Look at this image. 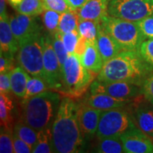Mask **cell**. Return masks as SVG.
Listing matches in <instances>:
<instances>
[{
	"label": "cell",
	"mask_w": 153,
	"mask_h": 153,
	"mask_svg": "<svg viewBox=\"0 0 153 153\" xmlns=\"http://www.w3.org/2000/svg\"><path fill=\"white\" fill-rule=\"evenodd\" d=\"M131 117L136 127L153 140V108L139 104Z\"/></svg>",
	"instance_id": "cell-18"
},
{
	"label": "cell",
	"mask_w": 153,
	"mask_h": 153,
	"mask_svg": "<svg viewBox=\"0 0 153 153\" xmlns=\"http://www.w3.org/2000/svg\"><path fill=\"white\" fill-rule=\"evenodd\" d=\"M78 108L79 105L70 97H65L61 101L51 128L53 152H85L87 140L80 128Z\"/></svg>",
	"instance_id": "cell-1"
},
{
	"label": "cell",
	"mask_w": 153,
	"mask_h": 153,
	"mask_svg": "<svg viewBox=\"0 0 153 153\" xmlns=\"http://www.w3.org/2000/svg\"><path fill=\"white\" fill-rule=\"evenodd\" d=\"M0 45L1 54L9 58H14L19 51V42L11 30L9 17H0Z\"/></svg>",
	"instance_id": "cell-14"
},
{
	"label": "cell",
	"mask_w": 153,
	"mask_h": 153,
	"mask_svg": "<svg viewBox=\"0 0 153 153\" xmlns=\"http://www.w3.org/2000/svg\"><path fill=\"white\" fill-rule=\"evenodd\" d=\"M43 79L50 89L63 91L61 69L58 58L53 48L50 33H45L43 41Z\"/></svg>",
	"instance_id": "cell-9"
},
{
	"label": "cell",
	"mask_w": 153,
	"mask_h": 153,
	"mask_svg": "<svg viewBox=\"0 0 153 153\" xmlns=\"http://www.w3.org/2000/svg\"><path fill=\"white\" fill-rule=\"evenodd\" d=\"M100 24L123 51L139 50L146 39L137 22L107 15L101 19Z\"/></svg>",
	"instance_id": "cell-4"
},
{
	"label": "cell",
	"mask_w": 153,
	"mask_h": 153,
	"mask_svg": "<svg viewBox=\"0 0 153 153\" xmlns=\"http://www.w3.org/2000/svg\"><path fill=\"white\" fill-rule=\"evenodd\" d=\"M42 14L44 27L51 35H53L57 31L61 14L51 9H45Z\"/></svg>",
	"instance_id": "cell-29"
},
{
	"label": "cell",
	"mask_w": 153,
	"mask_h": 153,
	"mask_svg": "<svg viewBox=\"0 0 153 153\" xmlns=\"http://www.w3.org/2000/svg\"><path fill=\"white\" fill-rule=\"evenodd\" d=\"M139 51L143 59L153 68V38L145 40L141 44Z\"/></svg>",
	"instance_id": "cell-34"
},
{
	"label": "cell",
	"mask_w": 153,
	"mask_h": 153,
	"mask_svg": "<svg viewBox=\"0 0 153 153\" xmlns=\"http://www.w3.org/2000/svg\"><path fill=\"white\" fill-rule=\"evenodd\" d=\"M102 111L86 104L79 105L78 119L82 133L87 140L93 138L97 135Z\"/></svg>",
	"instance_id": "cell-13"
},
{
	"label": "cell",
	"mask_w": 153,
	"mask_h": 153,
	"mask_svg": "<svg viewBox=\"0 0 153 153\" xmlns=\"http://www.w3.org/2000/svg\"><path fill=\"white\" fill-rule=\"evenodd\" d=\"M153 68L145 61L139 50L122 51L104 62L97 76L99 82H128L142 87L152 73Z\"/></svg>",
	"instance_id": "cell-2"
},
{
	"label": "cell",
	"mask_w": 153,
	"mask_h": 153,
	"mask_svg": "<svg viewBox=\"0 0 153 153\" xmlns=\"http://www.w3.org/2000/svg\"><path fill=\"white\" fill-rule=\"evenodd\" d=\"M48 89H50L49 86L43 78L39 76H32L31 77L30 76L26 86V94L22 101L26 100L33 96L39 94L43 91H47Z\"/></svg>",
	"instance_id": "cell-28"
},
{
	"label": "cell",
	"mask_w": 153,
	"mask_h": 153,
	"mask_svg": "<svg viewBox=\"0 0 153 153\" xmlns=\"http://www.w3.org/2000/svg\"><path fill=\"white\" fill-rule=\"evenodd\" d=\"M128 112L120 108L103 111L97 132L98 139L120 137L128 130L135 127Z\"/></svg>",
	"instance_id": "cell-7"
},
{
	"label": "cell",
	"mask_w": 153,
	"mask_h": 153,
	"mask_svg": "<svg viewBox=\"0 0 153 153\" xmlns=\"http://www.w3.org/2000/svg\"><path fill=\"white\" fill-rule=\"evenodd\" d=\"M14 59L5 57L3 54L0 55V72H9L14 69Z\"/></svg>",
	"instance_id": "cell-39"
},
{
	"label": "cell",
	"mask_w": 153,
	"mask_h": 153,
	"mask_svg": "<svg viewBox=\"0 0 153 153\" xmlns=\"http://www.w3.org/2000/svg\"><path fill=\"white\" fill-rule=\"evenodd\" d=\"M45 33L40 32L19 42L17 61L30 75L43 78V41Z\"/></svg>",
	"instance_id": "cell-6"
},
{
	"label": "cell",
	"mask_w": 153,
	"mask_h": 153,
	"mask_svg": "<svg viewBox=\"0 0 153 153\" xmlns=\"http://www.w3.org/2000/svg\"><path fill=\"white\" fill-rule=\"evenodd\" d=\"M140 29L145 38H153V15L137 22Z\"/></svg>",
	"instance_id": "cell-35"
},
{
	"label": "cell",
	"mask_w": 153,
	"mask_h": 153,
	"mask_svg": "<svg viewBox=\"0 0 153 153\" xmlns=\"http://www.w3.org/2000/svg\"><path fill=\"white\" fill-rule=\"evenodd\" d=\"M61 101L60 94L48 90L22 101V120L37 131L51 128Z\"/></svg>",
	"instance_id": "cell-3"
},
{
	"label": "cell",
	"mask_w": 153,
	"mask_h": 153,
	"mask_svg": "<svg viewBox=\"0 0 153 153\" xmlns=\"http://www.w3.org/2000/svg\"><path fill=\"white\" fill-rule=\"evenodd\" d=\"M111 0H87L79 9L77 10L79 20H94L101 22L108 15V6Z\"/></svg>",
	"instance_id": "cell-16"
},
{
	"label": "cell",
	"mask_w": 153,
	"mask_h": 153,
	"mask_svg": "<svg viewBox=\"0 0 153 153\" xmlns=\"http://www.w3.org/2000/svg\"><path fill=\"white\" fill-rule=\"evenodd\" d=\"M123 143L124 152L152 153L153 143L148 135L138 128L128 130L120 136Z\"/></svg>",
	"instance_id": "cell-12"
},
{
	"label": "cell",
	"mask_w": 153,
	"mask_h": 153,
	"mask_svg": "<svg viewBox=\"0 0 153 153\" xmlns=\"http://www.w3.org/2000/svg\"><path fill=\"white\" fill-rule=\"evenodd\" d=\"M14 133L33 150L38 140V131L36 130L21 120L14 125Z\"/></svg>",
	"instance_id": "cell-22"
},
{
	"label": "cell",
	"mask_w": 153,
	"mask_h": 153,
	"mask_svg": "<svg viewBox=\"0 0 153 153\" xmlns=\"http://www.w3.org/2000/svg\"><path fill=\"white\" fill-rule=\"evenodd\" d=\"M14 105L9 98V94L1 93L0 94V118L1 126L5 129L11 130L14 122L13 118Z\"/></svg>",
	"instance_id": "cell-21"
},
{
	"label": "cell",
	"mask_w": 153,
	"mask_h": 153,
	"mask_svg": "<svg viewBox=\"0 0 153 153\" xmlns=\"http://www.w3.org/2000/svg\"><path fill=\"white\" fill-rule=\"evenodd\" d=\"M45 8L62 13L70 11H74L72 6L67 0H43Z\"/></svg>",
	"instance_id": "cell-32"
},
{
	"label": "cell",
	"mask_w": 153,
	"mask_h": 153,
	"mask_svg": "<svg viewBox=\"0 0 153 153\" xmlns=\"http://www.w3.org/2000/svg\"><path fill=\"white\" fill-rule=\"evenodd\" d=\"M34 153H51L53 152L52 148V132L51 128H46L38 131V140Z\"/></svg>",
	"instance_id": "cell-27"
},
{
	"label": "cell",
	"mask_w": 153,
	"mask_h": 153,
	"mask_svg": "<svg viewBox=\"0 0 153 153\" xmlns=\"http://www.w3.org/2000/svg\"><path fill=\"white\" fill-rule=\"evenodd\" d=\"M89 43V41L87 39H86L85 38L82 37L80 36L79 38V41L76 44L75 51H74V54H75L80 59V57L82 56V55L84 54V53L85 52L86 49Z\"/></svg>",
	"instance_id": "cell-40"
},
{
	"label": "cell",
	"mask_w": 153,
	"mask_h": 153,
	"mask_svg": "<svg viewBox=\"0 0 153 153\" xmlns=\"http://www.w3.org/2000/svg\"><path fill=\"white\" fill-rule=\"evenodd\" d=\"M13 143H14V151L15 153L33 152V149L25 141L17 136L14 132H13Z\"/></svg>",
	"instance_id": "cell-37"
},
{
	"label": "cell",
	"mask_w": 153,
	"mask_h": 153,
	"mask_svg": "<svg viewBox=\"0 0 153 153\" xmlns=\"http://www.w3.org/2000/svg\"><path fill=\"white\" fill-rule=\"evenodd\" d=\"M51 38H52L53 48H54L55 52L56 53L59 62H60L61 69H62L63 64L65 62L68 55L70 54H69L65 48L64 43H63L62 39V36H61V33L60 32L57 31L53 35H51Z\"/></svg>",
	"instance_id": "cell-30"
},
{
	"label": "cell",
	"mask_w": 153,
	"mask_h": 153,
	"mask_svg": "<svg viewBox=\"0 0 153 153\" xmlns=\"http://www.w3.org/2000/svg\"><path fill=\"white\" fill-rule=\"evenodd\" d=\"M80 60L82 65L94 73L99 74L101 71L104 62L97 47V41H89Z\"/></svg>",
	"instance_id": "cell-19"
},
{
	"label": "cell",
	"mask_w": 153,
	"mask_h": 153,
	"mask_svg": "<svg viewBox=\"0 0 153 153\" xmlns=\"http://www.w3.org/2000/svg\"><path fill=\"white\" fill-rule=\"evenodd\" d=\"M9 72H4L0 74V92L1 93L9 94L11 92V87Z\"/></svg>",
	"instance_id": "cell-38"
},
{
	"label": "cell",
	"mask_w": 153,
	"mask_h": 153,
	"mask_svg": "<svg viewBox=\"0 0 153 153\" xmlns=\"http://www.w3.org/2000/svg\"><path fill=\"white\" fill-rule=\"evenodd\" d=\"M62 39L64 43L65 48L69 54H73L75 51V48L80 37L78 30L70 32L67 33H61Z\"/></svg>",
	"instance_id": "cell-33"
},
{
	"label": "cell",
	"mask_w": 153,
	"mask_h": 153,
	"mask_svg": "<svg viewBox=\"0 0 153 153\" xmlns=\"http://www.w3.org/2000/svg\"><path fill=\"white\" fill-rule=\"evenodd\" d=\"M94 74L82 65L75 54H70L62 67V92L75 97L83 94L94 82Z\"/></svg>",
	"instance_id": "cell-5"
},
{
	"label": "cell",
	"mask_w": 153,
	"mask_h": 153,
	"mask_svg": "<svg viewBox=\"0 0 153 153\" xmlns=\"http://www.w3.org/2000/svg\"><path fill=\"white\" fill-rule=\"evenodd\" d=\"M91 94H104L120 99H133L142 94V87L128 82H99L95 80L90 86Z\"/></svg>",
	"instance_id": "cell-10"
},
{
	"label": "cell",
	"mask_w": 153,
	"mask_h": 153,
	"mask_svg": "<svg viewBox=\"0 0 153 153\" xmlns=\"http://www.w3.org/2000/svg\"><path fill=\"white\" fill-rule=\"evenodd\" d=\"M99 140L95 152L100 153L124 152L123 143L120 137H106L99 139Z\"/></svg>",
	"instance_id": "cell-25"
},
{
	"label": "cell",
	"mask_w": 153,
	"mask_h": 153,
	"mask_svg": "<svg viewBox=\"0 0 153 153\" xmlns=\"http://www.w3.org/2000/svg\"><path fill=\"white\" fill-rule=\"evenodd\" d=\"M142 94L147 101L153 105V74L148 76L142 85Z\"/></svg>",
	"instance_id": "cell-36"
},
{
	"label": "cell",
	"mask_w": 153,
	"mask_h": 153,
	"mask_svg": "<svg viewBox=\"0 0 153 153\" xmlns=\"http://www.w3.org/2000/svg\"><path fill=\"white\" fill-rule=\"evenodd\" d=\"M133 99H120L104 94H91L85 100V104L101 111L121 108L131 104Z\"/></svg>",
	"instance_id": "cell-15"
},
{
	"label": "cell",
	"mask_w": 153,
	"mask_h": 153,
	"mask_svg": "<svg viewBox=\"0 0 153 153\" xmlns=\"http://www.w3.org/2000/svg\"><path fill=\"white\" fill-rule=\"evenodd\" d=\"M11 91L21 99H24L26 94V86L30 76L22 67H16L10 72Z\"/></svg>",
	"instance_id": "cell-20"
},
{
	"label": "cell",
	"mask_w": 153,
	"mask_h": 153,
	"mask_svg": "<svg viewBox=\"0 0 153 153\" xmlns=\"http://www.w3.org/2000/svg\"><path fill=\"white\" fill-rule=\"evenodd\" d=\"M0 152H14L12 131L11 130L5 129L3 127L1 128V134H0Z\"/></svg>",
	"instance_id": "cell-31"
},
{
	"label": "cell",
	"mask_w": 153,
	"mask_h": 153,
	"mask_svg": "<svg viewBox=\"0 0 153 153\" xmlns=\"http://www.w3.org/2000/svg\"><path fill=\"white\" fill-rule=\"evenodd\" d=\"M74 11H77L85 4L87 0H67Z\"/></svg>",
	"instance_id": "cell-41"
},
{
	"label": "cell",
	"mask_w": 153,
	"mask_h": 153,
	"mask_svg": "<svg viewBox=\"0 0 153 153\" xmlns=\"http://www.w3.org/2000/svg\"><path fill=\"white\" fill-rule=\"evenodd\" d=\"M0 17H9L7 11L6 0H0Z\"/></svg>",
	"instance_id": "cell-42"
},
{
	"label": "cell",
	"mask_w": 153,
	"mask_h": 153,
	"mask_svg": "<svg viewBox=\"0 0 153 153\" xmlns=\"http://www.w3.org/2000/svg\"><path fill=\"white\" fill-rule=\"evenodd\" d=\"M20 14L32 16H38L45 10L43 0H22L15 8Z\"/></svg>",
	"instance_id": "cell-24"
},
{
	"label": "cell",
	"mask_w": 153,
	"mask_h": 153,
	"mask_svg": "<svg viewBox=\"0 0 153 153\" xmlns=\"http://www.w3.org/2000/svg\"><path fill=\"white\" fill-rule=\"evenodd\" d=\"M7 1H8L9 4H10L13 8L15 9L19 4L22 2V0H7Z\"/></svg>",
	"instance_id": "cell-43"
},
{
	"label": "cell",
	"mask_w": 153,
	"mask_h": 153,
	"mask_svg": "<svg viewBox=\"0 0 153 153\" xmlns=\"http://www.w3.org/2000/svg\"><path fill=\"white\" fill-rule=\"evenodd\" d=\"M9 23L12 33L18 42L43 30V25L38 16L19 13L9 17Z\"/></svg>",
	"instance_id": "cell-11"
},
{
	"label": "cell",
	"mask_w": 153,
	"mask_h": 153,
	"mask_svg": "<svg viewBox=\"0 0 153 153\" xmlns=\"http://www.w3.org/2000/svg\"><path fill=\"white\" fill-rule=\"evenodd\" d=\"M97 47L104 62L111 60L123 51L117 42L107 33L101 24L97 36Z\"/></svg>",
	"instance_id": "cell-17"
},
{
	"label": "cell",
	"mask_w": 153,
	"mask_h": 153,
	"mask_svg": "<svg viewBox=\"0 0 153 153\" xmlns=\"http://www.w3.org/2000/svg\"><path fill=\"white\" fill-rule=\"evenodd\" d=\"M108 14L116 18L137 22L153 15V0H111Z\"/></svg>",
	"instance_id": "cell-8"
},
{
	"label": "cell",
	"mask_w": 153,
	"mask_h": 153,
	"mask_svg": "<svg viewBox=\"0 0 153 153\" xmlns=\"http://www.w3.org/2000/svg\"><path fill=\"white\" fill-rule=\"evenodd\" d=\"M100 22L94 20H79L78 31L82 37L85 38L89 41H97Z\"/></svg>",
	"instance_id": "cell-26"
},
{
	"label": "cell",
	"mask_w": 153,
	"mask_h": 153,
	"mask_svg": "<svg viewBox=\"0 0 153 153\" xmlns=\"http://www.w3.org/2000/svg\"><path fill=\"white\" fill-rule=\"evenodd\" d=\"M79 16L77 11H70L61 14L57 31L60 33H67L78 30Z\"/></svg>",
	"instance_id": "cell-23"
}]
</instances>
